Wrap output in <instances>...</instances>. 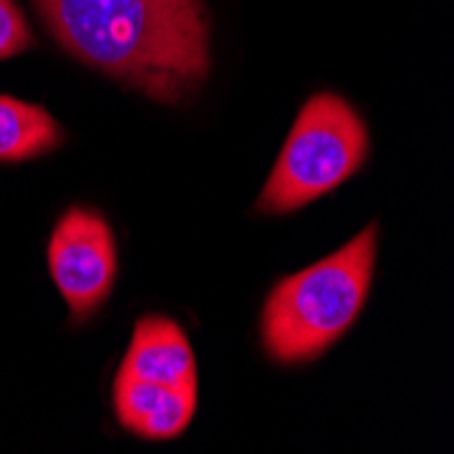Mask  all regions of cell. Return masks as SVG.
Wrapping results in <instances>:
<instances>
[{
  "mask_svg": "<svg viewBox=\"0 0 454 454\" xmlns=\"http://www.w3.org/2000/svg\"><path fill=\"white\" fill-rule=\"evenodd\" d=\"M58 44L153 101L183 104L210 74L204 0H33Z\"/></svg>",
  "mask_w": 454,
  "mask_h": 454,
  "instance_id": "1",
  "label": "cell"
},
{
  "mask_svg": "<svg viewBox=\"0 0 454 454\" xmlns=\"http://www.w3.org/2000/svg\"><path fill=\"white\" fill-rule=\"evenodd\" d=\"M379 226L340 251L275 283L262 310V346L278 364H305L333 348L359 318L376 272Z\"/></svg>",
  "mask_w": 454,
  "mask_h": 454,
  "instance_id": "2",
  "label": "cell"
},
{
  "mask_svg": "<svg viewBox=\"0 0 454 454\" xmlns=\"http://www.w3.org/2000/svg\"><path fill=\"white\" fill-rule=\"evenodd\" d=\"M63 145L58 120L38 104L0 96V163H22Z\"/></svg>",
  "mask_w": 454,
  "mask_h": 454,
  "instance_id": "6",
  "label": "cell"
},
{
  "mask_svg": "<svg viewBox=\"0 0 454 454\" xmlns=\"http://www.w3.org/2000/svg\"><path fill=\"white\" fill-rule=\"evenodd\" d=\"M120 381H137L172 389H199L196 356L183 326L167 316H145L120 362Z\"/></svg>",
  "mask_w": 454,
  "mask_h": 454,
  "instance_id": "5",
  "label": "cell"
},
{
  "mask_svg": "<svg viewBox=\"0 0 454 454\" xmlns=\"http://www.w3.org/2000/svg\"><path fill=\"white\" fill-rule=\"evenodd\" d=\"M47 262L74 321L93 318L117 280L114 234L93 207H68L52 229Z\"/></svg>",
  "mask_w": 454,
  "mask_h": 454,
  "instance_id": "4",
  "label": "cell"
},
{
  "mask_svg": "<svg viewBox=\"0 0 454 454\" xmlns=\"http://www.w3.org/2000/svg\"><path fill=\"white\" fill-rule=\"evenodd\" d=\"M370 134L359 112L335 93H318L300 109L264 183L256 210L288 215L333 193L367 160Z\"/></svg>",
  "mask_w": 454,
  "mask_h": 454,
  "instance_id": "3",
  "label": "cell"
},
{
  "mask_svg": "<svg viewBox=\"0 0 454 454\" xmlns=\"http://www.w3.org/2000/svg\"><path fill=\"white\" fill-rule=\"evenodd\" d=\"M33 47V30L17 0H0V60H9Z\"/></svg>",
  "mask_w": 454,
  "mask_h": 454,
  "instance_id": "7",
  "label": "cell"
}]
</instances>
